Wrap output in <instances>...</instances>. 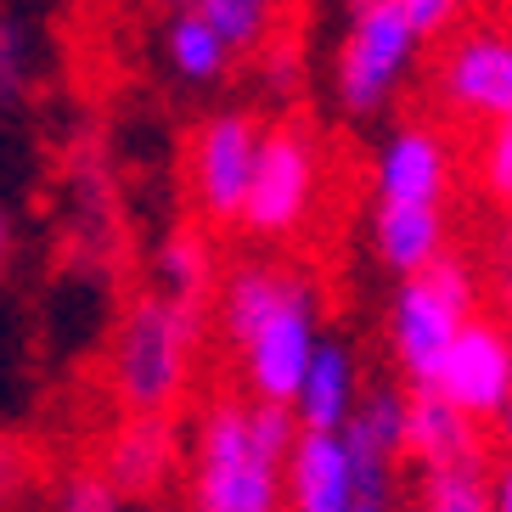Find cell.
Listing matches in <instances>:
<instances>
[{
  "instance_id": "1",
  "label": "cell",
  "mask_w": 512,
  "mask_h": 512,
  "mask_svg": "<svg viewBox=\"0 0 512 512\" xmlns=\"http://www.w3.org/2000/svg\"><path fill=\"white\" fill-rule=\"evenodd\" d=\"M197 327H203V310H186L164 293H147V299L130 304L119 344H113V383H119L124 406L136 417L169 411L181 400L186 372H192Z\"/></svg>"
},
{
  "instance_id": "2",
  "label": "cell",
  "mask_w": 512,
  "mask_h": 512,
  "mask_svg": "<svg viewBox=\"0 0 512 512\" xmlns=\"http://www.w3.org/2000/svg\"><path fill=\"white\" fill-rule=\"evenodd\" d=\"M197 512H282V462L254 451L248 406H214L197 428L192 462Z\"/></svg>"
},
{
  "instance_id": "3",
  "label": "cell",
  "mask_w": 512,
  "mask_h": 512,
  "mask_svg": "<svg viewBox=\"0 0 512 512\" xmlns=\"http://www.w3.org/2000/svg\"><path fill=\"white\" fill-rule=\"evenodd\" d=\"M473 304H479V282L467 271V259L456 254H439L428 271L406 276L400 299H394V355L406 366L411 389L434 383L445 349L473 321Z\"/></svg>"
},
{
  "instance_id": "4",
  "label": "cell",
  "mask_w": 512,
  "mask_h": 512,
  "mask_svg": "<svg viewBox=\"0 0 512 512\" xmlns=\"http://www.w3.org/2000/svg\"><path fill=\"white\" fill-rule=\"evenodd\" d=\"M417 29L406 23V12L394 0H372L355 12L338 51V96L349 113H377L389 102V91L406 79V68L417 62Z\"/></svg>"
},
{
  "instance_id": "5",
  "label": "cell",
  "mask_w": 512,
  "mask_h": 512,
  "mask_svg": "<svg viewBox=\"0 0 512 512\" xmlns=\"http://www.w3.org/2000/svg\"><path fill=\"white\" fill-rule=\"evenodd\" d=\"M321 169H316V147L299 136V130H271L259 136L254 152V181L242 197V220L259 231V237H287V231L304 226V214L316 203Z\"/></svg>"
},
{
  "instance_id": "6",
  "label": "cell",
  "mask_w": 512,
  "mask_h": 512,
  "mask_svg": "<svg viewBox=\"0 0 512 512\" xmlns=\"http://www.w3.org/2000/svg\"><path fill=\"white\" fill-rule=\"evenodd\" d=\"M456 411H467L473 422H490L507 411L512 400V332L501 321H467L456 332V344L445 349V361H439L434 383Z\"/></svg>"
},
{
  "instance_id": "7",
  "label": "cell",
  "mask_w": 512,
  "mask_h": 512,
  "mask_svg": "<svg viewBox=\"0 0 512 512\" xmlns=\"http://www.w3.org/2000/svg\"><path fill=\"white\" fill-rule=\"evenodd\" d=\"M316 299H310V287L293 282L287 287V299L276 304V316L242 344V366H248V383H254L259 400H271V406H293V394H299L304 372L316 361Z\"/></svg>"
},
{
  "instance_id": "8",
  "label": "cell",
  "mask_w": 512,
  "mask_h": 512,
  "mask_svg": "<svg viewBox=\"0 0 512 512\" xmlns=\"http://www.w3.org/2000/svg\"><path fill=\"white\" fill-rule=\"evenodd\" d=\"M439 96L462 119H512V34L467 29L451 40L439 68Z\"/></svg>"
},
{
  "instance_id": "9",
  "label": "cell",
  "mask_w": 512,
  "mask_h": 512,
  "mask_svg": "<svg viewBox=\"0 0 512 512\" xmlns=\"http://www.w3.org/2000/svg\"><path fill=\"white\" fill-rule=\"evenodd\" d=\"M254 152H259V130L248 113H220V119L203 124L192 158V186L214 220H242V197L254 181Z\"/></svg>"
},
{
  "instance_id": "10",
  "label": "cell",
  "mask_w": 512,
  "mask_h": 512,
  "mask_svg": "<svg viewBox=\"0 0 512 512\" xmlns=\"http://www.w3.org/2000/svg\"><path fill=\"white\" fill-rule=\"evenodd\" d=\"M175 456H181L175 422H169L164 411H152V417H130L119 434L107 439L102 473L124 501L130 496H158V490L169 484V473H175Z\"/></svg>"
},
{
  "instance_id": "11",
  "label": "cell",
  "mask_w": 512,
  "mask_h": 512,
  "mask_svg": "<svg viewBox=\"0 0 512 512\" xmlns=\"http://www.w3.org/2000/svg\"><path fill=\"white\" fill-rule=\"evenodd\" d=\"M287 507L293 512H355L361 507L344 434H310V428H299V445L287 456Z\"/></svg>"
},
{
  "instance_id": "12",
  "label": "cell",
  "mask_w": 512,
  "mask_h": 512,
  "mask_svg": "<svg viewBox=\"0 0 512 512\" xmlns=\"http://www.w3.org/2000/svg\"><path fill=\"white\" fill-rule=\"evenodd\" d=\"M406 456L428 473V467H451V462H473L484 456V439H479V422L456 411L451 400L428 383L406 394Z\"/></svg>"
},
{
  "instance_id": "13",
  "label": "cell",
  "mask_w": 512,
  "mask_h": 512,
  "mask_svg": "<svg viewBox=\"0 0 512 512\" xmlns=\"http://www.w3.org/2000/svg\"><path fill=\"white\" fill-rule=\"evenodd\" d=\"M451 186V158L434 130H394L377 152V203H439Z\"/></svg>"
},
{
  "instance_id": "14",
  "label": "cell",
  "mask_w": 512,
  "mask_h": 512,
  "mask_svg": "<svg viewBox=\"0 0 512 512\" xmlns=\"http://www.w3.org/2000/svg\"><path fill=\"white\" fill-rule=\"evenodd\" d=\"M372 237L394 276H417L445 254V214L439 203H377Z\"/></svg>"
},
{
  "instance_id": "15",
  "label": "cell",
  "mask_w": 512,
  "mask_h": 512,
  "mask_svg": "<svg viewBox=\"0 0 512 512\" xmlns=\"http://www.w3.org/2000/svg\"><path fill=\"white\" fill-rule=\"evenodd\" d=\"M361 406V394H355V355L344 344H321L310 372H304L299 394H293V417L299 428L310 434H338L349 417Z\"/></svg>"
},
{
  "instance_id": "16",
  "label": "cell",
  "mask_w": 512,
  "mask_h": 512,
  "mask_svg": "<svg viewBox=\"0 0 512 512\" xmlns=\"http://www.w3.org/2000/svg\"><path fill=\"white\" fill-rule=\"evenodd\" d=\"M293 276L282 271H265V265H242V271L226 276V293H220V327H226L231 344H248L265 321L276 316V304L287 299Z\"/></svg>"
},
{
  "instance_id": "17",
  "label": "cell",
  "mask_w": 512,
  "mask_h": 512,
  "mask_svg": "<svg viewBox=\"0 0 512 512\" xmlns=\"http://www.w3.org/2000/svg\"><path fill=\"white\" fill-rule=\"evenodd\" d=\"M152 276H158V287H152V293H164V299L186 304V310H203V299H209V282H214L209 242L192 237V231H175V237H164V242H158V254H152Z\"/></svg>"
},
{
  "instance_id": "18",
  "label": "cell",
  "mask_w": 512,
  "mask_h": 512,
  "mask_svg": "<svg viewBox=\"0 0 512 512\" xmlns=\"http://www.w3.org/2000/svg\"><path fill=\"white\" fill-rule=\"evenodd\" d=\"M338 434H344V445H355V451H372V456H383V462H400V456H406V394L400 389L366 394L361 406H355V417H349Z\"/></svg>"
},
{
  "instance_id": "19",
  "label": "cell",
  "mask_w": 512,
  "mask_h": 512,
  "mask_svg": "<svg viewBox=\"0 0 512 512\" xmlns=\"http://www.w3.org/2000/svg\"><path fill=\"white\" fill-rule=\"evenodd\" d=\"M164 51H169V62H175V74L192 79V85H214V79L226 74V62H231V46L197 12H186V6L169 17Z\"/></svg>"
},
{
  "instance_id": "20",
  "label": "cell",
  "mask_w": 512,
  "mask_h": 512,
  "mask_svg": "<svg viewBox=\"0 0 512 512\" xmlns=\"http://www.w3.org/2000/svg\"><path fill=\"white\" fill-rule=\"evenodd\" d=\"M181 6L197 12L220 40H226L231 57H237V51H259L265 34H271V23H276V0H181Z\"/></svg>"
},
{
  "instance_id": "21",
  "label": "cell",
  "mask_w": 512,
  "mask_h": 512,
  "mask_svg": "<svg viewBox=\"0 0 512 512\" xmlns=\"http://www.w3.org/2000/svg\"><path fill=\"white\" fill-rule=\"evenodd\" d=\"M490 479H496V467L484 462V456L451 462V467H428L422 473L428 512H490Z\"/></svg>"
},
{
  "instance_id": "22",
  "label": "cell",
  "mask_w": 512,
  "mask_h": 512,
  "mask_svg": "<svg viewBox=\"0 0 512 512\" xmlns=\"http://www.w3.org/2000/svg\"><path fill=\"white\" fill-rule=\"evenodd\" d=\"M34 85V34L23 17L0 12V119L29 102Z\"/></svg>"
},
{
  "instance_id": "23",
  "label": "cell",
  "mask_w": 512,
  "mask_h": 512,
  "mask_svg": "<svg viewBox=\"0 0 512 512\" xmlns=\"http://www.w3.org/2000/svg\"><path fill=\"white\" fill-rule=\"evenodd\" d=\"M479 169H484V192L512 209V119L490 124V141H484V164Z\"/></svg>"
},
{
  "instance_id": "24",
  "label": "cell",
  "mask_w": 512,
  "mask_h": 512,
  "mask_svg": "<svg viewBox=\"0 0 512 512\" xmlns=\"http://www.w3.org/2000/svg\"><path fill=\"white\" fill-rule=\"evenodd\" d=\"M57 512H124V496L107 484V473H74L62 484Z\"/></svg>"
},
{
  "instance_id": "25",
  "label": "cell",
  "mask_w": 512,
  "mask_h": 512,
  "mask_svg": "<svg viewBox=\"0 0 512 512\" xmlns=\"http://www.w3.org/2000/svg\"><path fill=\"white\" fill-rule=\"evenodd\" d=\"M400 12H406V23L417 29V40H434V34H445L462 17V0H394Z\"/></svg>"
},
{
  "instance_id": "26",
  "label": "cell",
  "mask_w": 512,
  "mask_h": 512,
  "mask_svg": "<svg viewBox=\"0 0 512 512\" xmlns=\"http://www.w3.org/2000/svg\"><path fill=\"white\" fill-rule=\"evenodd\" d=\"M293 85H299V51H293V46H271V51H265V91L287 96Z\"/></svg>"
},
{
  "instance_id": "27",
  "label": "cell",
  "mask_w": 512,
  "mask_h": 512,
  "mask_svg": "<svg viewBox=\"0 0 512 512\" xmlns=\"http://www.w3.org/2000/svg\"><path fill=\"white\" fill-rule=\"evenodd\" d=\"M23 479H29V456H23V445L0 439V507H6V501H17Z\"/></svg>"
},
{
  "instance_id": "28",
  "label": "cell",
  "mask_w": 512,
  "mask_h": 512,
  "mask_svg": "<svg viewBox=\"0 0 512 512\" xmlns=\"http://www.w3.org/2000/svg\"><path fill=\"white\" fill-rule=\"evenodd\" d=\"M490 512H512V462L496 467V479H490Z\"/></svg>"
},
{
  "instance_id": "29",
  "label": "cell",
  "mask_w": 512,
  "mask_h": 512,
  "mask_svg": "<svg viewBox=\"0 0 512 512\" xmlns=\"http://www.w3.org/2000/svg\"><path fill=\"white\" fill-rule=\"evenodd\" d=\"M496 299H501V316L512 321V259L501 265V276H496Z\"/></svg>"
},
{
  "instance_id": "30",
  "label": "cell",
  "mask_w": 512,
  "mask_h": 512,
  "mask_svg": "<svg viewBox=\"0 0 512 512\" xmlns=\"http://www.w3.org/2000/svg\"><path fill=\"white\" fill-rule=\"evenodd\" d=\"M496 422H501V445H507V451H512V400H507V411H501Z\"/></svg>"
},
{
  "instance_id": "31",
  "label": "cell",
  "mask_w": 512,
  "mask_h": 512,
  "mask_svg": "<svg viewBox=\"0 0 512 512\" xmlns=\"http://www.w3.org/2000/svg\"><path fill=\"white\" fill-rule=\"evenodd\" d=\"M6 248H12V220H6V209H0V259H6Z\"/></svg>"
},
{
  "instance_id": "32",
  "label": "cell",
  "mask_w": 512,
  "mask_h": 512,
  "mask_svg": "<svg viewBox=\"0 0 512 512\" xmlns=\"http://www.w3.org/2000/svg\"><path fill=\"white\" fill-rule=\"evenodd\" d=\"M141 512H181V507H141Z\"/></svg>"
},
{
  "instance_id": "33",
  "label": "cell",
  "mask_w": 512,
  "mask_h": 512,
  "mask_svg": "<svg viewBox=\"0 0 512 512\" xmlns=\"http://www.w3.org/2000/svg\"><path fill=\"white\" fill-rule=\"evenodd\" d=\"M355 512H383V507H366V501H361V507H355Z\"/></svg>"
}]
</instances>
